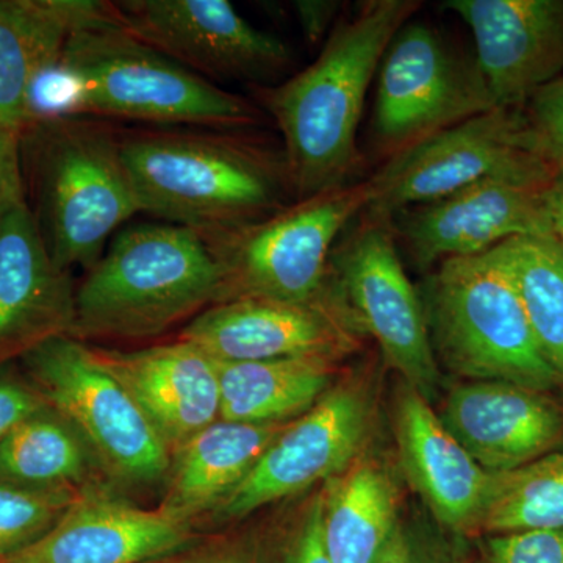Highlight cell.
Instances as JSON below:
<instances>
[{
    "instance_id": "35",
    "label": "cell",
    "mask_w": 563,
    "mask_h": 563,
    "mask_svg": "<svg viewBox=\"0 0 563 563\" xmlns=\"http://www.w3.org/2000/svg\"><path fill=\"white\" fill-rule=\"evenodd\" d=\"M296 14L306 38L318 43L331 27L333 18L339 13V2L324 0H301L295 3Z\"/></svg>"
},
{
    "instance_id": "25",
    "label": "cell",
    "mask_w": 563,
    "mask_h": 563,
    "mask_svg": "<svg viewBox=\"0 0 563 563\" xmlns=\"http://www.w3.org/2000/svg\"><path fill=\"white\" fill-rule=\"evenodd\" d=\"M335 362L328 357L217 362L220 420L247 424L291 421L331 390Z\"/></svg>"
},
{
    "instance_id": "32",
    "label": "cell",
    "mask_w": 563,
    "mask_h": 563,
    "mask_svg": "<svg viewBox=\"0 0 563 563\" xmlns=\"http://www.w3.org/2000/svg\"><path fill=\"white\" fill-rule=\"evenodd\" d=\"M479 563H563V529L488 536Z\"/></svg>"
},
{
    "instance_id": "37",
    "label": "cell",
    "mask_w": 563,
    "mask_h": 563,
    "mask_svg": "<svg viewBox=\"0 0 563 563\" xmlns=\"http://www.w3.org/2000/svg\"><path fill=\"white\" fill-rule=\"evenodd\" d=\"M21 168L20 139L0 131V185Z\"/></svg>"
},
{
    "instance_id": "16",
    "label": "cell",
    "mask_w": 563,
    "mask_h": 563,
    "mask_svg": "<svg viewBox=\"0 0 563 563\" xmlns=\"http://www.w3.org/2000/svg\"><path fill=\"white\" fill-rule=\"evenodd\" d=\"M551 184L481 180L440 201L399 211L396 229L413 261L424 268L448 258L485 254L520 236L551 239L544 207Z\"/></svg>"
},
{
    "instance_id": "22",
    "label": "cell",
    "mask_w": 563,
    "mask_h": 563,
    "mask_svg": "<svg viewBox=\"0 0 563 563\" xmlns=\"http://www.w3.org/2000/svg\"><path fill=\"white\" fill-rule=\"evenodd\" d=\"M140 404L169 450L220 420L218 363L195 344L177 343L132 352L98 351Z\"/></svg>"
},
{
    "instance_id": "33",
    "label": "cell",
    "mask_w": 563,
    "mask_h": 563,
    "mask_svg": "<svg viewBox=\"0 0 563 563\" xmlns=\"http://www.w3.org/2000/svg\"><path fill=\"white\" fill-rule=\"evenodd\" d=\"M321 488L303 506L284 542L279 563H332L322 539Z\"/></svg>"
},
{
    "instance_id": "13",
    "label": "cell",
    "mask_w": 563,
    "mask_h": 563,
    "mask_svg": "<svg viewBox=\"0 0 563 563\" xmlns=\"http://www.w3.org/2000/svg\"><path fill=\"white\" fill-rule=\"evenodd\" d=\"M363 333L335 280L312 302L242 298L210 307L180 339L214 362H262L287 357L339 361L358 346Z\"/></svg>"
},
{
    "instance_id": "20",
    "label": "cell",
    "mask_w": 563,
    "mask_h": 563,
    "mask_svg": "<svg viewBox=\"0 0 563 563\" xmlns=\"http://www.w3.org/2000/svg\"><path fill=\"white\" fill-rule=\"evenodd\" d=\"M393 422L404 476L433 521L457 537L474 533L490 473L466 453L431 402L404 383L396 391Z\"/></svg>"
},
{
    "instance_id": "9",
    "label": "cell",
    "mask_w": 563,
    "mask_h": 563,
    "mask_svg": "<svg viewBox=\"0 0 563 563\" xmlns=\"http://www.w3.org/2000/svg\"><path fill=\"white\" fill-rule=\"evenodd\" d=\"M533 146L523 107L485 111L396 152L368 181V213L390 220L485 179H558Z\"/></svg>"
},
{
    "instance_id": "21",
    "label": "cell",
    "mask_w": 563,
    "mask_h": 563,
    "mask_svg": "<svg viewBox=\"0 0 563 563\" xmlns=\"http://www.w3.org/2000/svg\"><path fill=\"white\" fill-rule=\"evenodd\" d=\"M114 14L98 0H0V131L21 140L35 121L33 91L70 36Z\"/></svg>"
},
{
    "instance_id": "36",
    "label": "cell",
    "mask_w": 563,
    "mask_h": 563,
    "mask_svg": "<svg viewBox=\"0 0 563 563\" xmlns=\"http://www.w3.org/2000/svg\"><path fill=\"white\" fill-rule=\"evenodd\" d=\"M548 222L551 239L563 252V176L558 177L544 192Z\"/></svg>"
},
{
    "instance_id": "30",
    "label": "cell",
    "mask_w": 563,
    "mask_h": 563,
    "mask_svg": "<svg viewBox=\"0 0 563 563\" xmlns=\"http://www.w3.org/2000/svg\"><path fill=\"white\" fill-rule=\"evenodd\" d=\"M379 563H473L459 537L421 518L402 520Z\"/></svg>"
},
{
    "instance_id": "34",
    "label": "cell",
    "mask_w": 563,
    "mask_h": 563,
    "mask_svg": "<svg viewBox=\"0 0 563 563\" xmlns=\"http://www.w3.org/2000/svg\"><path fill=\"white\" fill-rule=\"evenodd\" d=\"M46 402L38 393L11 377H0V443L10 435L22 421L40 412Z\"/></svg>"
},
{
    "instance_id": "7",
    "label": "cell",
    "mask_w": 563,
    "mask_h": 563,
    "mask_svg": "<svg viewBox=\"0 0 563 563\" xmlns=\"http://www.w3.org/2000/svg\"><path fill=\"white\" fill-rule=\"evenodd\" d=\"M368 180L299 199L272 217L209 240L221 274L218 301L312 302L328 290L340 233L372 203Z\"/></svg>"
},
{
    "instance_id": "26",
    "label": "cell",
    "mask_w": 563,
    "mask_h": 563,
    "mask_svg": "<svg viewBox=\"0 0 563 563\" xmlns=\"http://www.w3.org/2000/svg\"><path fill=\"white\" fill-rule=\"evenodd\" d=\"M46 409L0 443V484L32 490L74 488L90 473L96 457L88 444L60 415Z\"/></svg>"
},
{
    "instance_id": "2",
    "label": "cell",
    "mask_w": 563,
    "mask_h": 563,
    "mask_svg": "<svg viewBox=\"0 0 563 563\" xmlns=\"http://www.w3.org/2000/svg\"><path fill=\"white\" fill-rule=\"evenodd\" d=\"M239 131L151 128L121 133L140 210L199 233L206 242L284 209L292 190L284 155Z\"/></svg>"
},
{
    "instance_id": "38",
    "label": "cell",
    "mask_w": 563,
    "mask_h": 563,
    "mask_svg": "<svg viewBox=\"0 0 563 563\" xmlns=\"http://www.w3.org/2000/svg\"><path fill=\"white\" fill-rule=\"evenodd\" d=\"M191 563H251L246 555L235 553H220L211 555V558L202 559V561Z\"/></svg>"
},
{
    "instance_id": "12",
    "label": "cell",
    "mask_w": 563,
    "mask_h": 563,
    "mask_svg": "<svg viewBox=\"0 0 563 563\" xmlns=\"http://www.w3.org/2000/svg\"><path fill=\"white\" fill-rule=\"evenodd\" d=\"M373 415V393L365 380L333 385L312 409L274 437L217 512L224 518L246 517L266 504L328 483L363 453Z\"/></svg>"
},
{
    "instance_id": "11",
    "label": "cell",
    "mask_w": 563,
    "mask_h": 563,
    "mask_svg": "<svg viewBox=\"0 0 563 563\" xmlns=\"http://www.w3.org/2000/svg\"><path fill=\"white\" fill-rule=\"evenodd\" d=\"M377 73L374 133L393 154L496 109L476 60L421 22L404 25Z\"/></svg>"
},
{
    "instance_id": "19",
    "label": "cell",
    "mask_w": 563,
    "mask_h": 563,
    "mask_svg": "<svg viewBox=\"0 0 563 563\" xmlns=\"http://www.w3.org/2000/svg\"><path fill=\"white\" fill-rule=\"evenodd\" d=\"M442 421L481 468L510 472L563 448V406L521 385L473 380L448 395Z\"/></svg>"
},
{
    "instance_id": "1",
    "label": "cell",
    "mask_w": 563,
    "mask_h": 563,
    "mask_svg": "<svg viewBox=\"0 0 563 563\" xmlns=\"http://www.w3.org/2000/svg\"><path fill=\"white\" fill-rule=\"evenodd\" d=\"M417 0H369L331 33L312 65L263 95L284 139L299 199L344 187L361 163L358 124L369 85Z\"/></svg>"
},
{
    "instance_id": "18",
    "label": "cell",
    "mask_w": 563,
    "mask_h": 563,
    "mask_svg": "<svg viewBox=\"0 0 563 563\" xmlns=\"http://www.w3.org/2000/svg\"><path fill=\"white\" fill-rule=\"evenodd\" d=\"M187 523L163 510H144L101 488L77 492L43 536L0 563H143L180 550Z\"/></svg>"
},
{
    "instance_id": "23",
    "label": "cell",
    "mask_w": 563,
    "mask_h": 563,
    "mask_svg": "<svg viewBox=\"0 0 563 563\" xmlns=\"http://www.w3.org/2000/svg\"><path fill=\"white\" fill-rule=\"evenodd\" d=\"M322 539L332 563H379L402 523L391 470L361 454L321 487Z\"/></svg>"
},
{
    "instance_id": "15",
    "label": "cell",
    "mask_w": 563,
    "mask_h": 563,
    "mask_svg": "<svg viewBox=\"0 0 563 563\" xmlns=\"http://www.w3.org/2000/svg\"><path fill=\"white\" fill-rule=\"evenodd\" d=\"M74 320L69 273L52 261L16 169L0 185V365L70 335Z\"/></svg>"
},
{
    "instance_id": "29",
    "label": "cell",
    "mask_w": 563,
    "mask_h": 563,
    "mask_svg": "<svg viewBox=\"0 0 563 563\" xmlns=\"http://www.w3.org/2000/svg\"><path fill=\"white\" fill-rule=\"evenodd\" d=\"M76 495L74 488L32 490L0 484V555L20 550L43 536Z\"/></svg>"
},
{
    "instance_id": "8",
    "label": "cell",
    "mask_w": 563,
    "mask_h": 563,
    "mask_svg": "<svg viewBox=\"0 0 563 563\" xmlns=\"http://www.w3.org/2000/svg\"><path fill=\"white\" fill-rule=\"evenodd\" d=\"M21 358L33 390L80 433L110 476L140 485L168 474L172 450L98 351L60 335Z\"/></svg>"
},
{
    "instance_id": "5",
    "label": "cell",
    "mask_w": 563,
    "mask_h": 563,
    "mask_svg": "<svg viewBox=\"0 0 563 563\" xmlns=\"http://www.w3.org/2000/svg\"><path fill=\"white\" fill-rule=\"evenodd\" d=\"M221 274L199 233L139 224L114 236L76 291V339H140L220 298Z\"/></svg>"
},
{
    "instance_id": "6",
    "label": "cell",
    "mask_w": 563,
    "mask_h": 563,
    "mask_svg": "<svg viewBox=\"0 0 563 563\" xmlns=\"http://www.w3.org/2000/svg\"><path fill=\"white\" fill-rule=\"evenodd\" d=\"M424 310L433 351L454 373L548 393L563 387L517 288L490 251L440 263Z\"/></svg>"
},
{
    "instance_id": "24",
    "label": "cell",
    "mask_w": 563,
    "mask_h": 563,
    "mask_svg": "<svg viewBox=\"0 0 563 563\" xmlns=\"http://www.w3.org/2000/svg\"><path fill=\"white\" fill-rule=\"evenodd\" d=\"M287 422L218 420L207 426L173 455L161 510L187 523L196 515L217 509L246 479Z\"/></svg>"
},
{
    "instance_id": "28",
    "label": "cell",
    "mask_w": 563,
    "mask_h": 563,
    "mask_svg": "<svg viewBox=\"0 0 563 563\" xmlns=\"http://www.w3.org/2000/svg\"><path fill=\"white\" fill-rule=\"evenodd\" d=\"M563 529V448L531 463L490 473L474 533Z\"/></svg>"
},
{
    "instance_id": "27",
    "label": "cell",
    "mask_w": 563,
    "mask_h": 563,
    "mask_svg": "<svg viewBox=\"0 0 563 563\" xmlns=\"http://www.w3.org/2000/svg\"><path fill=\"white\" fill-rule=\"evenodd\" d=\"M509 274L537 342L563 384V252L550 236H520L493 247Z\"/></svg>"
},
{
    "instance_id": "10",
    "label": "cell",
    "mask_w": 563,
    "mask_h": 563,
    "mask_svg": "<svg viewBox=\"0 0 563 563\" xmlns=\"http://www.w3.org/2000/svg\"><path fill=\"white\" fill-rule=\"evenodd\" d=\"M365 220L333 250V280L385 365L431 402L440 372L424 302L404 272L391 221L372 213Z\"/></svg>"
},
{
    "instance_id": "3",
    "label": "cell",
    "mask_w": 563,
    "mask_h": 563,
    "mask_svg": "<svg viewBox=\"0 0 563 563\" xmlns=\"http://www.w3.org/2000/svg\"><path fill=\"white\" fill-rule=\"evenodd\" d=\"M25 195L52 261L88 272L111 235L140 213L121 133L74 114L38 117L20 140Z\"/></svg>"
},
{
    "instance_id": "31",
    "label": "cell",
    "mask_w": 563,
    "mask_h": 563,
    "mask_svg": "<svg viewBox=\"0 0 563 563\" xmlns=\"http://www.w3.org/2000/svg\"><path fill=\"white\" fill-rule=\"evenodd\" d=\"M523 111L533 146L563 176V76L533 92Z\"/></svg>"
},
{
    "instance_id": "14",
    "label": "cell",
    "mask_w": 563,
    "mask_h": 563,
    "mask_svg": "<svg viewBox=\"0 0 563 563\" xmlns=\"http://www.w3.org/2000/svg\"><path fill=\"white\" fill-rule=\"evenodd\" d=\"M114 9L129 32L210 81L263 79L290 63L284 41L228 0H121Z\"/></svg>"
},
{
    "instance_id": "4",
    "label": "cell",
    "mask_w": 563,
    "mask_h": 563,
    "mask_svg": "<svg viewBox=\"0 0 563 563\" xmlns=\"http://www.w3.org/2000/svg\"><path fill=\"white\" fill-rule=\"evenodd\" d=\"M55 69L74 87L60 114L228 131L261 120L254 103L222 90L129 32L118 11L74 33Z\"/></svg>"
},
{
    "instance_id": "17",
    "label": "cell",
    "mask_w": 563,
    "mask_h": 563,
    "mask_svg": "<svg viewBox=\"0 0 563 563\" xmlns=\"http://www.w3.org/2000/svg\"><path fill=\"white\" fill-rule=\"evenodd\" d=\"M473 33L496 107L518 109L563 76V0H448Z\"/></svg>"
}]
</instances>
